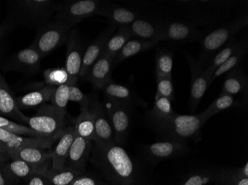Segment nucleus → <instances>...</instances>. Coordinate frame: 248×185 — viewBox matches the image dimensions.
<instances>
[{
  "instance_id": "4c0bfd02",
  "label": "nucleus",
  "mask_w": 248,
  "mask_h": 185,
  "mask_svg": "<svg viewBox=\"0 0 248 185\" xmlns=\"http://www.w3.org/2000/svg\"><path fill=\"white\" fill-rule=\"evenodd\" d=\"M44 79L47 86L58 87L68 83L69 75L65 68H50L45 71Z\"/></svg>"
},
{
  "instance_id": "4be33fe9",
  "label": "nucleus",
  "mask_w": 248,
  "mask_h": 185,
  "mask_svg": "<svg viewBox=\"0 0 248 185\" xmlns=\"http://www.w3.org/2000/svg\"><path fill=\"white\" fill-rule=\"evenodd\" d=\"M102 90L105 94V98L127 105L130 108L132 105L139 102L141 105L143 104V101L138 97L136 93L132 89L127 86L117 84L113 80L106 85Z\"/></svg>"
},
{
  "instance_id": "6ab92c4d",
  "label": "nucleus",
  "mask_w": 248,
  "mask_h": 185,
  "mask_svg": "<svg viewBox=\"0 0 248 185\" xmlns=\"http://www.w3.org/2000/svg\"><path fill=\"white\" fill-rule=\"evenodd\" d=\"M93 141L86 140L76 134L67 157L65 166L83 172L93 150Z\"/></svg>"
},
{
  "instance_id": "9d476101",
  "label": "nucleus",
  "mask_w": 248,
  "mask_h": 185,
  "mask_svg": "<svg viewBox=\"0 0 248 185\" xmlns=\"http://www.w3.org/2000/svg\"><path fill=\"white\" fill-rule=\"evenodd\" d=\"M65 71L69 75L68 85H76L80 79V72L85 52L84 44L77 29L71 31L67 42Z\"/></svg>"
},
{
  "instance_id": "0eeeda50",
  "label": "nucleus",
  "mask_w": 248,
  "mask_h": 185,
  "mask_svg": "<svg viewBox=\"0 0 248 185\" xmlns=\"http://www.w3.org/2000/svg\"><path fill=\"white\" fill-rule=\"evenodd\" d=\"M72 28L52 18L38 29L31 46L43 58L67 43Z\"/></svg>"
},
{
  "instance_id": "dca6fc26",
  "label": "nucleus",
  "mask_w": 248,
  "mask_h": 185,
  "mask_svg": "<svg viewBox=\"0 0 248 185\" xmlns=\"http://www.w3.org/2000/svg\"><path fill=\"white\" fill-rule=\"evenodd\" d=\"M57 140L54 138L18 136L0 128V142L9 150L26 147H40L48 150Z\"/></svg>"
},
{
  "instance_id": "f257e3e1",
  "label": "nucleus",
  "mask_w": 248,
  "mask_h": 185,
  "mask_svg": "<svg viewBox=\"0 0 248 185\" xmlns=\"http://www.w3.org/2000/svg\"><path fill=\"white\" fill-rule=\"evenodd\" d=\"M92 161L118 185H132L135 167L129 154L117 144L95 143Z\"/></svg>"
},
{
  "instance_id": "412c9836",
  "label": "nucleus",
  "mask_w": 248,
  "mask_h": 185,
  "mask_svg": "<svg viewBox=\"0 0 248 185\" xmlns=\"http://www.w3.org/2000/svg\"><path fill=\"white\" fill-rule=\"evenodd\" d=\"M76 133L73 125L65 128L63 133L59 139L58 144L51 152L52 168L54 170H60L65 166L67 157L69 155L71 146L75 140Z\"/></svg>"
},
{
  "instance_id": "20e7f679",
  "label": "nucleus",
  "mask_w": 248,
  "mask_h": 185,
  "mask_svg": "<svg viewBox=\"0 0 248 185\" xmlns=\"http://www.w3.org/2000/svg\"><path fill=\"white\" fill-rule=\"evenodd\" d=\"M248 25V15L245 14L235 18L226 26L207 34L202 39L200 54L196 60L197 63L204 69L216 54L233 39L235 33Z\"/></svg>"
},
{
  "instance_id": "c756f323",
  "label": "nucleus",
  "mask_w": 248,
  "mask_h": 185,
  "mask_svg": "<svg viewBox=\"0 0 248 185\" xmlns=\"http://www.w3.org/2000/svg\"><path fill=\"white\" fill-rule=\"evenodd\" d=\"M132 37H133L129 30V26L118 28L107 41L104 51V54L114 59L117 54L122 49L123 47Z\"/></svg>"
},
{
  "instance_id": "79ce46f5",
  "label": "nucleus",
  "mask_w": 248,
  "mask_h": 185,
  "mask_svg": "<svg viewBox=\"0 0 248 185\" xmlns=\"http://www.w3.org/2000/svg\"><path fill=\"white\" fill-rule=\"evenodd\" d=\"M69 101L78 103L80 105V111L87 110L91 105L92 95H86L77 85H70Z\"/></svg>"
},
{
  "instance_id": "c9c22d12",
  "label": "nucleus",
  "mask_w": 248,
  "mask_h": 185,
  "mask_svg": "<svg viewBox=\"0 0 248 185\" xmlns=\"http://www.w3.org/2000/svg\"><path fill=\"white\" fill-rule=\"evenodd\" d=\"M0 128L18 136H28V137H46L32 130L29 127L16 123L14 121L1 115H0Z\"/></svg>"
},
{
  "instance_id": "58836bf2",
  "label": "nucleus",
  "mask_w": 248,
  "mask_h": 185,
  "mask_svg": "<svg viewBox=\"0 0 248 185\" xmlns=\"http://www.w3.org/2000/svg\"><path fill=\"white\" fill-rule=\"evenodd\" d=\"M217 179L226 185H248V178L242 174L240 169L217 172Z\"/></svg>"
},
{
  "instance_id": "39448f33",
  "label": "nucleus",
  "mask_w": 248,
  "mask_h": 185,
  "mask_svg": "<svg viewBox=\"0 0 248 185\" xmlns=\"http://www.w3.org/2000/svg\"><path fill=\"white\" fill-rule=\"evenodd\" d=\"M110 2L97 0H77L61 2L53 19L73 28L80 22L95 15L100 16Z\"/></svg>"
},
{
  "instance_id": "423d86ee",
  "label": "nucleus",
  "mask_w": 248,
  "mask_h": 185,
  "mask_svg": "<svg viewBox=\"0 0 248 185\" xmlns=\"http://www.w3.org/2000/svg\"><path fill=\"white\" fill-rule=\"evenodd\" d=\"M65 111L58 109L52 105L43 104L35 115L26 116L25 123L43 136L59 140L65 128Z\"/></svg>"
},
{
  "instance_id": "f8f14e48",
  "label": "nucleus",
  "mask_w": 248,
  "mask_h": 185,
  "mask_svg": "<svg viewBox=\"0 0 248 185\" xmlns=\"http://www.w3.org/2000/svg\"><path fill=\"white\" fill-rule=\"evenodd\" d=\"M90 110L94 115L95 126V140L94 143L103 144H115V133L113 128L107 117L104 105L100 103L97 94L92 95Z\"/></svg>"
},
{
  "instance_id": "9b49d317",
  "label": "nucleus",
  "mask_w": 248,
  "mask_h": 185,
  "mask_svg": "<svg viewBox=\"0 0 248 185\" xmlns=\"http://www.w3.org/2000/svg\"><path fill=\"white\" fill-rule=\"evenodd\" d=\"M164 40L195 43L202 40V33L195 25L181 20H162Z\"/></svg>"
},
{
  "instance_id": "37998d69",
  "label": "nucleus",
  "mask_w": 248,
  "mask_h": 185,
  "mask_svg": "<svg viewBox=\"0 0 248 185\" xmlns=\"http://www.w3.org/2000/svg\"><path fill=\"white\" fill-rule=\"evenodd\" d=\"M217 176V172H204L201 174L193 175L187 179L184 185H205L213 178Z\"/></svg>"
},
{
  "instance_id": "2f4dec72",
  "label": "nucleus",
  "mask_w": 248,
  "mask_h": 185,
  "mask_svg": "<svg viewBox=\"0 0 248 185\" xmlns=\"http://www.w3.org/2000/svg\"><path fill=\"white\" fill-rule=\"evenodd\" d=\"M242 105V101L235 100L233 96L228 95V94L219 95V97L213 101L205 111L201 113L199 115L205 123L213 115H217L221 111L231 108H235V107H240Z\"/></svg>"
},
{
  "instance_id": "49530a36",
  "label": "nucleus",
  "mask_w": 248,
  "mask_h": 185,
  "mask_svg": "<svg viewBox=\"0 0 248 185\" xmlns=\"http://www.w3.org/2000/svg\"><path fill=\"white\" fill-rule=\"evenodd\" d=\"M5 164L0 161V185H10L13 179L7 171Z\"/></svg>"
},
{
  "instance_id": "cd10ccee",
  "label": "nucleus",
  "mask_w": 248,
  "mask_h": 185,
  "mask_svg": "<svg viewBox=\"0 0 248 185\" xmlns=\"http://www.w3.org/2000/svg\"><path fill=\"white\" fill-rule=\"evenodd\" d=\"M157 44V42L139 38L130 39L114 58V68L118 64L121 63L133 56L137 55L144 51H150Z\"/></svg>"
},
{
  "instance_id": "aec40b11",
  "label": "nucleus",
  "mask_w": 248,
  "mask_h": 185,
  "mask_svg": "<svg viewBox=\"0 0 248 185\" xmlns=\"http://www.w3.org/2000/svg\"><path fill=\"white\" fill-rule=\"evenodd\" d=\"M132 37L150 41H163L162 20L137 19L129 26Z\"/></svg>"
},
{
  "instance_id": "4468645a",
  "label": "nucleus",
  "mask_w": 248,
  "mask_h": 185,
  "mask_svg": "<svg viewBox=\"0 0 248 185\" xmlns=\"http://www.w3.org/2000/svg\"><path fill=\"white\" fill-rule=\"evenodd\" d=\"M143 151L150 161H159L184 155L189 148L185 142L167 140L145 146Z\"/></svg>"
},
{
  "instance_id": "393cba45",
  "label": "nucleus",
  "mask_w": 248,
  "mask_h": 185,
  "mask_svg": "<svg viewBox=\"0 0 248 185\" xmlns=\"http://www.w3.org/2000/svg\"><path fill=\"white\" fill-rule=\"evenodd\" d=\"M247 88H248V76L239 65L228 72L220 95H236L243 93Z\"/></svg>"
},
{
  "instance_id": "a18cd8bd",
  "label": "nucleus",
  "mask_w": 248,
  "mask_h": 185,
  "mask_svg": "<svg viewBox=\"0 0 248 185\" xmlns=\"http://www.w3.org/2000/svg\"><path fill=\"white\" fill-rule=\"evenodd\" d=\"M14 25L9 21L0 22V55L2 52V46H3L4 41H5V37L8 34V32L11 31Z\"/></svg>"
},
{
  "instance_id": "6e6552de",
  "label": "nucleus",
  "mask_w": 248,
  "mask_h": 185,
  "mask_svg": "<svg viewBox=\"0 0 248 185\" xmlns=\"http://www.w3.org/2000/svg\"><path fill=\"white\" fill-rule=\"evenodd\" d=\"M102 104L113 128L115 144L122 145L125 143L129 133L131 108L107 98L104 99V102Z\"/></svg>"
},
{
  "instance_id": "5701e85b",
  "label": "nucleus",
  "mask_w": 248,
  "mask_h": 185,
  "mask_svg": "<svg viewBox=\"0 0 248 185\" xmlns=\"http://www.w3.org/2000/svg\"><path fill=\"white\" fill-rule=\"evenodd\" d=\"M48 163L33 165L22 160H11L5 164V168L13 179H29L36 173H45L48 171Z\"/></svg>"
},
{
  "instance_id": "09e8293b",
  "label": "nucleus",
  "mask_w": 248,
  "mask_h": 185,
  "mask_svg": "<svg viewBox=\"0 0 248 185\" xmlns=\"http://www.w3.org/2000/svg\"><path fill=\"white\" fill-rule=\"evenodd\" d=\"M9 149L0 142V161L1 162H7L10 159L9 154H8Z\"/></svg>"
},
{
  "instance_id": "c85d7f7f",
  "label": "nucleus",
  "mask_w": 248,
  "mask_h": 185,
  "mask_svg": "<svg viewBox=\"0 0 248 185\" xmlns=\"http://www.w3.org/2000/svg\"><path fill=\"white\" fill-rule=\"evenodd\" d=\"M73 126L78 136L90 141L95 140L94 115L90 107L89 109L81 111L80 115L74 120Z\"/></svg>"
},
{
  "instance_id": "7c9ffc66",
  "label": "nucleus",
  "mask_w": 248,
  "mask_h": 185,
  "mask_svg": "<svg viewBox=\"0 0 248 185\" xmlns=\"http://www.w3.org/2000/svg\"><path fill=\"white\" fill-rule=\"evenodd\" d=\"M241 43L242 41L239 42L232 39L213 57V59L204 69V74L207 76L209 80L213 72L215 71L218 67L221 66L239 48Z\"/></svg>"
},
{
  "instance_id": "7ed1b4c3",
  "label": "nucleus",
  "mask_w": 248,
  "mask_h": 185,
  "mask_svg": "<svg viewBox=\"0 0 248 185\" xmlns=\"http://www.w3.org/2000/svg\"><path fill=\"white\" fill-rule=\"evenodd\" d=\"M153 129L167 140L186 142L198 141L201 138V129L204 121L197 115L174 114L166 118L147 117Z\"/></svg>"
},
{
  "instance_id": "72a5a7b5",
  "label": "nucleus",
  "mask_w": 248,
  "mask_h": 185,
  "mask_svg": "<svg viewBox=\"0 0 248 185\" xmlns=\"http://www.w3.org/2000/svg\"><path fill=\"white\" fill-rule=\"evenodd\" d=\"M82 174L83 172L67 166L60 170L50 168L46 173L51 185H70Z\"/></svg>"
},
{
  "instance_id": "f03ea898",
  "label": "nucleus",
  "mask_w": 248,
  "mask_h": 185,
  "mask_svg": "<svg viewBox=\"0 0 248 185\" xmlns=\"http://www.w3.org/2000/svg\"><path fill=\"white\" fill-rule=\"evenodd\" d=\"M61 1L54 0H18L9 4L8 21L14 26L37 28L51 20Z\"/></svg>"
},
{
  "instance_id": "1a4fd4ad",
  "label": "nucleus",
  "mask_w": 248,
  "mask_h": 185,
  "mask_svg": "<svg viewBox=\"0 0 248 185\" xmlns=\"http://www.w3.org/2000/svg\"><path fill=\"white\" fill-rule=\"evenodd\" d=\"M42 58L31 46L20 50L0 65L4 72L16 71L25 74H36L40 71Z\"/></svg>"
},
{
  "instance_id": "f704fd0d",
  "label": "nucleus",
  "mask_w": 248,
  "mask_h": 185,
  "mask_svg": "<svg viewBox=\"0 0 248 185\" xmlns=\"http://www.w3.org/2000/svg\"><path fill=\"white\" fill-rule=\"evenodd\" d=\"M155 62L156 76H172L173 54L171 51L167 50H157L156 53Z\"/></svg>"
},
{
  "instance_id": "f3484780",
  "label": "nucleus",
  "mask_w": 248,
  "mask_h": 185,
  "mask_svg": "<svg viewBox=\"0 0 248 185\" xmlns=\"http://www.w3.org/2000/svg\"><path fill=\"white\" fill-rule=\"evenodd\" d=\"M0 115L18 122H26V116L21 112L16 105V97L14 95L9 85L0 73Z\"/></svg>"
},
{
  "instance_id": "bb28decb",
  "label": "nucleus",
  "mask_w": 248,
  "mask_h": 185,
  "mask_svg": "<svg viewBox=\"0 0 248 185\" xmlns=\"http://www.w3.org/2000/svg\"><path fill=\"white\" fill-rule=\"evenodd\" d=\"M57 87L45 86L26 95L16 97V105L19 110H29L43 105L50 101Z\"/></svg>"
},
{
  "instance_id": "473e14b6",
  "label": "nucleus",
  "mask_w": 248,
  "mask_h": 185,
  "mask_svg": "<svg viewBox=\"0 0 248 185\" xmlns=\"http://www.w3.org/2000/svg\"><path fill=\"white\" fill-rule=\"evenodd\" d=\"M248 51V44L247 41H242L239 48L236 50L235 53L230 57L221 66L218 67L215 71L213 72L211 77L209 80V84H211L213 81L216 80L217 78L219 77L224 73H228L232 68L239 66V64L242 62V59L245 58Z\"/></svg>"
},
{
  "instance_id": "e433bc0d",
  "label": "nucleus",
  "mask_w": 248,
  "mask_h": 185,
  "mask_svg": "<svg viewBox=\"0 0 248 185\" xmlns=\"http://www.w3.org/2000/svg\"><path fill=\"white\" fill-rule=\"evenodd\" d=\"M175 114L170 100L165 97H155V105L153 109L147 111L146 116L150 118H166Z\"/></svg>"
},
{
  "instance_id": "2eb2a0df",
  "label": "nucleus",
  "mask_w": 248,
  "mask_h": 185,
  "mask_svg": "<svg viewBox=\"0 0 248 185\" xmlns=\"http://www.w3.org/2000/svg\"><path fill=\"white\" fill-rule=\"evenodd\" d=\"M117 28L110 25L100 35L88 46L83 54V62L80 72V78L83 79L90 68L104 54L106 44L112 36Z\"/></svg>"
},
{
  "instance_id": "a19ab883",
  "label": "nucleus",
  "mask_w": 248,
  "mask_h": 185,
  "mask_svg": "<svg viewBox=\"0 0 248 185\" xmlns=\"http://www.w3.org/2000/svg\"><path fill=\"white\" fill-rule=\"evenodd\" d=\"M157 81V97H165L173 101L175 99V89H174L173 83H172V76L167 77H161L156 76Z\"/></svg>"
},
{
  "instance_id": "ddd939ff",
  "label": "nucleus",
  "mask_w": 248,
  "mask_h": 185,
  "mask_svg": "<svg viewBox=\"0 0 248 185\" xmlns=\"http://www.w3.org/2000/svg\"><path fill=\"white\" fill-rule=\"evenodd\" d=\"M185 57L189 62L191 73L189 108L192 112H195L210 84L208 78L204 74V68H202L193 57L187 54H186Z\"/></svg>"
},
{
  "instance_id": "b1692460",
  "label": "nucleus",
  "mask_w": 248,
  "mask_h": 185,
  "mask_svg": "<svg viewBox=\"0 0 248 185\" xmlns=\"http://www.w3.org/2000/svg\"><path fill=\"white\" fill-rule=\"evenodd\" d=\"M109 20L111 26H115L117 28L124 26H129L134 21L139 19V14L132 10L117 6L113 3H110L100 14Z\"/></svg>"
},
{
  "instance_id": "8fccbe9b",
  "label": "nucleus",
  "mask_w": 248,
  "mask_h": 185,
  "mask_svg": "<svg viewBox=\"0 0 248 185\" xmlns=\"http://www.w3.org/2000/svg\"><path fill=\"white\" fill-rule=\"evenodd\" d=\"M240 171L244 176L248 178V163L245 164V166H244L243 168H241Z\"/></svg>"
},
{
  "instance_id": "c03bdc74",
  "label": "nucleus",
  "mask_w": 248,
  "mask_h": 185,
  "mask_svg": "<svg viewBox=\"0 0 248 185\" xmlns=\"http://www.w3.org/2000/svg\"><path fill=\"white\" fill-rule=\"evenodd\" d=\"M46 172L36 173L31 176L28 180L27 185H51V182L47 178Z\"/></svg>"
},
{
  "instance_id": "a878e982",
  "label": "nucleus",
  "mask_w": 248,
  "mask_h": 185,
  "mask_svg": "<svg viewBox=\"0 0 248 185\" xmlns=\"http://www.w3.org/2000/svg\"><path fill=\"white\" fill-rule=\"evenodd\" d=\"M10 159H19L33 165H43L51 158V152L40 147H26L8 150Z\"/></svg>"
},
{
  "instance_id": "de8ad7c7",
  "label": "nucleus",
  "mask_w": 248,
  "mask_h": 185,
  "mask_svg": "<svg viewBox=\"0 0 248 185\" xmlns=\"http://www.w3.org/2000/svg\"><path fill=\"white\" fill-rule=\"evenodd\" d=\"M70 185H98L95 179L83 174L77 178Z\"/></svg>"
},
{
  "instance_id": "a211bd4d",
  "label": "nucleus",
  "mask_w": 248,
  "mask_h": 185,
  "mask_svg": "<svg viewBox=\"0 0 248 185\" xmlns=\"http://www.w3.org/2000/svg\"><path fill=\"white\" fill-rule=\"evenodd\" d=\"M113 68V59L104 53L90 68L83 80L89 81L94 88L102 90L106 85L112 80L111 72Z\"/></svg>"
},
{
  "instance_id": "ea45409f",
  "label": "nucleus",
  "mask_w": 248,
  "mask_h": 185,
  "mask_svg": "<svg viewBox=\"0 0 248 185\" xmlns=\"http://www.w3.org/2000/svg\"><path fill=\"white\" fill-rule=\"evenodd\" d=\"M50 101L53 106L66 111L67 105L69 101V86L65 84L56 87Z\"/></svg>"
}]
</instances>
